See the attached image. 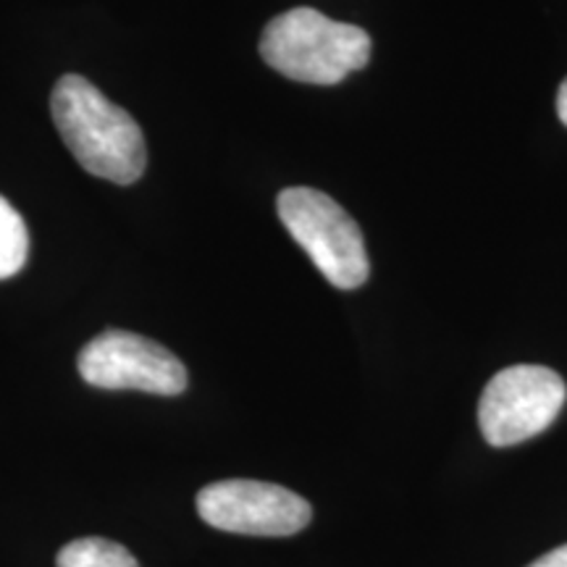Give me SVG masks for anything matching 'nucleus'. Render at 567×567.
I'll return each mask as SVG.
<instances>
[{
	"label": "nucleus",
	"instance_id": "nucleus-4",
	"mask_svg": "<svg viewBox=\"0 0 567 567\" xmlns=\"http://www.w3.org/2000/svg\"><path fill=\"white\" fill-rule=\"evenodd\" d=\"M567 400L563 375L544 365H513L488 381L478 402L481 434L513 446L547 431Z\"/></svg>",
	"mask_w": 567,
	"mask_h": 567
},
{
	"label": "nucleus",
	"instance_id": "nucleus-5",
	"mask_svg": "<svg viewBox=\"0 0 567 567\" xmlns=\"http://www.w3.org/2000/svg\"><path fill=\"white\" fill-rule=\"evenodd\" d=\"M80 375L97 389L176 396L189 384L187 368L172 350L132 331L109 329L82 347L76 358Z\"/></svg>",
	"mask_w": 567,
	"mask_h": 567
},
{
	"label": "nucleus",
	"instance_id": "nucleus-6",
	"mask_svg": "<svg viewBox=\"0 0 567 567\" xmlns=\"http://www.w3.org/2000/svg\"><path fill=\"white\" fill-rule=\"evenodd\" d=\"M197 513L210 528L245 536H295L313 507L289 488L266 481H216L197 494Z\"/></svg>",
	"mask_w": 567,
	"mask_h": 567
},
{
	"label": "nucleus",
	"instance_id": "nucleus-2",
	"mask_svg": "<svg viewBox=\"0 0 567 567\" xmlns=\"http://www.w3.org/2000/svg\"><path fill=\"white\" fill-rule=\"evenodd\" d=\"M260 55L281 76L305 84H337L371 61L365 30L323 17L316 9H292L268 21Z\"/></svg>",
	"mask_w": 567,
	"mask_h": 567
},
{
	"label": "nucleus",
	"instance_id": "nucleus-9",
	"mask_svg": "<svg viewBox=\"0 0 567 567\" xmlns=\"http://www.w3.org/2000/svg\"><path fill=\"white\" fill-rule=\"evenodd\" d=\"M528 567H567V544H563V547L551 549L549 555L538 557L536 563H530Z\"/></svg>",
	"mask_w": 567,
	"mask_h": 567
},
{
	"label": "nucleus",
	"instance_id": "nucleus-3",
	"mask_svg": "<svg viewBox=\"0 0 567 567\" xmlns=\"http://www.w3.org/2000/svg\"><path fill=\"white\" fill-rule=\"evenodd\" d=\"M276 210L326 281L337 289L363 287L371 260L363 234L342 205L313 187H289L276 200Z\"/></svg>",
	"mask_w": 567,
	"mask_h": 567
},
{
	"label": "nucleus",
	"instance_id": "nucleus-1",
	"mask_svg": "<svg viewBox=\"0 0 567 567\" xmlns=\"http://www.w3.org/2000/svg\"><path fill=\"white\" fill-rule=\"evenodd\" d=\"M51 111L55 130L76 163L113 184H134L145 174L147 147L140 124L80 74L55 82Z\"/></svg>",
	"mask_w": 567,
	"mask_h": 567
},
{
	"label": "nucleus",
	"instance_id": "nucleus-8",
	"mask_svg": "<svg viewBox=\"0 0 567 567\" xmlns=\"http://www.w3.org/2000/svg\"><path fill=\"white\" fill-rule=\"evenodd\" d=\"M30 234L19 210L0 195V281L17 276L27 264Z\"/></svg>",
	"mask_w": 567,
	"mask_h": 567
},
{
	"label": "nucleus",
	"instance_id": "nucleus-7",
	"mask_svg": "<svg viewBox=\"0 0 567 567\" xmlns=\"http://www.w3.org/2000/svg\"><path fill=\"white\" fill-rule=\"evenodd\" d=\"M55 567H140L126 547L109 538H76L55 557Z\"/></svg>",
	"mask_w": 567,
	"mask_h": 567
},
{
	"label": "nucleus",
	"instance_id": "nucleus-10",
	"mask_svg": "<svg viewBox=\"0 0 567 567\" xmlns=\"http://www.w3.org/2000/svg\"><path fill=\"white\" fill-rule=\"evenodd\" d=\"M557 113H559V122L567 126V80L559 84L557 92Z\"/></svg>",
	"mask_w": 567,
	"mask_h": 567
}]
</instances>
